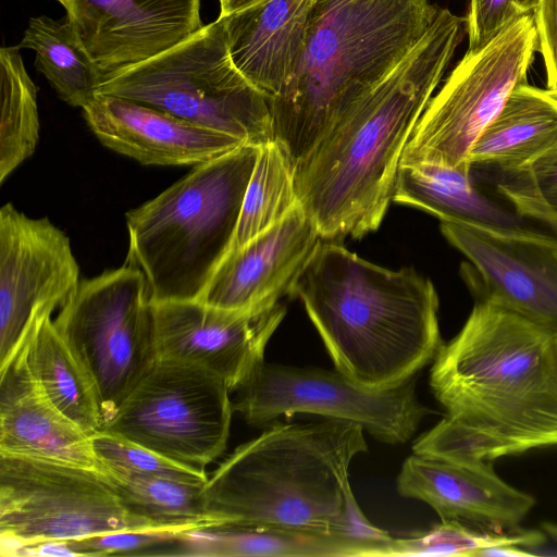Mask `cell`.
Masks as SVG:
<instances>
[{
    "mask_svg": "<svg viewBox=\"0 0 557 557\" xmlns=\"http://www.w3.org/2000/svg\"><path fill=\"white\" fill-rule=\"evenodd\" d=\"M234 411L253 426L277 418L318 414L359 425L386 444L406 443L433 411L416 394V380L389 389L364 387L335 370L262 362L236 391Z\"/></svg>",
    "mask_w": 557,
    "mask_h": 557,
    "instance_id": "cell-12",
    "label": "cell"
},
{
    "mask_svg": "<svg viewBox=\"0 0 557 557\" xmlns=\"http://www.w3.org/2000/svg\"><path fill=\"white\" fill-rule=\"evenodd\" d=\"M363 432L335 419L272 422L208 476L206 513L214 527L391 540L364 518L349 484L354 457L368 450Z\"/></svg>",
    "mask_w": 557,
    "mask_h": 557,
    "instance_id": "cell-2",
    "label": "cell"
},
{
    "mask_svg": "<svg viewBox=\"0 0 557 557\" xmlns=\"http://www.w3.org/2000/svg\"><path fill=\"white\" fill-rule=\"evenodd\" d=\"M335 369L372 389L397 387L442 346L438 297L412 268L392 271L321 240L294 285Z\"/></svg>",
    "mask_w": 557,
    "mask_h": 557,
    "instance_id": "cell-3",
    "label": "cell"
},
{
    "mask_svg": "<svg viewBox=\"0 0 557 557\" xmlns=\"http://www.w3.org/2000/svg\"><path fill=\"white\" fill-rule=\"evenodd\" d=\"M20 48L0 49V182L35 151L39 139L37 86L25 69Z\"/></svg>",
    "mask_w": 557,
    "mask_h": 557,
    "instance_id": "cell-28",
    "label": "cell"
},
{
    "mask_svg": "<svg viewBox=\"0 0 557 557\" xmlns=\"http://www.w3.org/2000/svg\"><path fill=\"white\" fill-rule=\"evenodd\" d=\"M321 240L299 205L281 222L228 252L199 300L247 310L294 296V285Z\"/></svg>",
    "mask_w": 557,
    "mask_h": 557,
    "instance_id": "cell-17",
    "label": "cell"
},
{
    "mask_svg": "<svg viewBox=\"0 0 557 557\" xmlns=\"http://www.w3.org/2000/svg\"><path fill=\"white\" fill-rule=\"evenodd\" d=\"M429 0H320L304 53L270 100L274 139L295 164L414 48Z\"/></svg>",
    "mask_w": 557,
    "mask_h": 557,
    "instance_id": "cell-5",
    "label": "cell"
},
{
    "mask_svg": "<svg viewBox=\"0 0 557 557\" xmlns=\"http://www.w3.org/2000/svg\"><path fill=\"white\" fill-rule=\"evenodd\" d=\"M17 47L35 52L37 71L69 106L83 109L97 96L101 72L66 15L32 17Z\"/></svg>",
    "mask_w": 557,
    "mask_h": 557,
    "instance_id": "cell-26",
    "label": "cell"
},
{
    "mask_svg": "<svg viewBox=\"0 0 557 557\" xmlns=\"http://www.w3.org/2000/svg\"><path fill=\"white\" fill-rule=\"evenodd\" d=\"M126 505L160 528L189 531L214 527L202 500L205 484L147 476L109 469Z\"/></svg>",
    "mask_w": 557,
    "mask_h": 557,
    "instance_id": "cell-29",
    "label": "cell"
},
{
    "mask_svg": "<svg viewBox=\"0 0 557 557\" xmlns=\"http://www.w3.org/2000/svg\"><path fill=\"white\" fill-rule=\"evenodd\" d=\"M543 535L535 531L499 533L478 531L456 520H442L426 534L408 540L394 539L392 554L395 555H456L471 556L486 547L504 544L534 546L541 544Z\"/></svg>",
    "mask_w": 557,
    "mask_h": 557,
    "instance_id": "cell-30",
    "label": "cell"
},
{
    "mask_svg": "<svg viewBox=\"0 0 557 557\" xmlns=\"http://www.w3.org/2000/svg\"><path fill=\"white\" fill-rule=\"evenodd\" d=\"M181 533L180 531L168 530L127 531L95 535L64 543L74 556L139 555V550L176 543Z\"/></svg>",
    "mask_w": 557,
    "mask_h": 557,
    "instance_id": "cell-33",
    "label": "cell"
},
{
    "mask_svg": "<svg viewBox=\"0 0 557 557\" xmlns=\"http://www.w3.org/2000/svg\"><path fill=\"white\" fill-rule=\"evenodd\" d=\"M393 201L428 211L442 222L557 238L492 184L471 174L469 165H399Z\"/></svg>",
    "mask_w": 557,
    "mask_h": 557,
    "instance_id": "cell-22",
    "label": "cell"
},
{
    "mask_svg": "<svg viewBox=\"0 0 557 557\" xmlns=\"http://www.w3.org/2000/svg\"><path fill=\"white\" fill-rule=\"evenodd\" d=\"M399 495L431 506L441 520L516 529L535 499L499 478L491 461L457 462L412 454L397 476Z\"/></svg>",
    "mask_w": 557,
    "mask_h": 557,
    "instance_id": "cell-19",
    "label": "cell"
},
{
    "mask_svg": "<svg viewBox=\"0 0 557 557\" xmlns=\"http://www.w3.org/2000/svg\"><path fill=\"white\" fill-rule=\"evenodd\" d=\"M430 386L447 417L502 457L557 445L554 335L512 312L476 300L434 357Z\"/></svg>",
    "mask_w": 557,
    "mask_h": 557,
    "instance_id": "cell-4",
    "label": "cell"
},
{
    "mask_svg": "<svg viewBox=\"0 0 557 557\" xmlns=\"http://www.w3.org/2000/svg\"><path fill=\"white\" fill-rule=\"evenodd\" d=\"M540 0H470L468 50L484 47L516 20L533 14Z\"/></svg>",
    "mask_w": 557,
    "mask_h": 557,
    "instance_id": "cell-32",
    "label": "cell"
},
{
    "mask_svg": "<svg viewBox=\"0 0 557 557\" xmlns=\"http://www.w3.org/2000/svg\"><path fill=\"white\" fill-rule=\"evenodd\" d=\"M53 324L97 391L103 425L156 358L145 274L124 263L81 281Z\"/></svg>",
    "mask_w": 557,
    "mask_h": 557,
    "instance_id": "cell-10",
    "label": "cell"
},
{
    "mask_svg": "<svg viewBox=\"0 0 557 557\" xmlns=\"http://www.w3.org/2000/svg\"><path fill=\"white\" fill-rule=\"evenodd\" d=\"M256 0H219L220 16L228 15Z\"/></svg>",
    "mask_w": 557,
    "mask_h": 557,
    "instance_id": "cell-38",
    "label": "cell"
},
{
    "mask_svg": "<svg viewBox=\"0 0 557 557\" xmlns=\"http://www.w3.org/2000/svg\"><path fill=\"white\" fill-rule=\"evenodd\" d=\"M98 140L145 165H200L246 145L168 112L119 97L97 95L82 109Z\"/></svg>",
    "mask_w": 557,
    "mask_h": 557,
    "instance_id": "cell-18",
    "label": "cell"
},
{
    "mask_svg": "<svg viewBox=\"0 0 557 557\" xmlns=\"http://www.w3.org/2000/svg\"><path fill=\"white\" fill-rule=\"evenodd\" d=\"M533 554L520 548V545L504 544L481 549L475 557H524Z\"/></svg>",
    "mask_w": 557,
    "mask_h": 557,
    "instance_id": "cell-37",
    "label": "cell"
},
{
    "mask_svg": "<svg viewBox=\"0 0 557 557\" xmlns=\"http://www.w3.org/2000/svg\"><path fill=\"white\" fill-rule=\"evenodd\" d=\"M389 541L349 534L209 527L187 539L190 556H385Z\"/></svg>",
    "mask_w": 557,
    "mask_h": 557,
    "instance_id": "cell-24",
    "label": "cell"
},
{
    "mask_svg": "<svg viewBox=\"0 0 557 557\" xmlns=\"http://www.w3.org/2000/svg\"><path fill=\"white\" fill-rule=\"evenodd\" d=\"M295 168L288 152L275 139L260 146L228 252L281 222L300 205Z\"/></svg>",
    "mask_w": 557,
    "mask_h": 557,
    "instance_id": "cell-27",
    "label": "cell"
},
{
    "mask_svg": "<svg viewBox=\"0 0 557 557\" xmlns=\"http://www.w3.org/2000/svg\"><path fill=\"white\" fill-rule=\"evenodd\" d=\"M533 175L542 198L557 215V144L534 164Z\"/></svg>",
    "mask_w": 557,
    "mask_h": 557,
    "instance_id": "cell-35",
    "label": "cell"
},
{
    "mask_svg": "<svg viewBox=\"0 0 557 557\" xmlns=\"http://www.w3.org/2000/svg\"><path fill=\"white\" fill-rule=\"evenodd\" d=\"M55 1H58L60 4H62L63 8L65 7V4L67 2V0H55Z\"/></svg>",
    "mask_w": 557,
    "mask_h": 557,
    "instance_id": "cell-40",
    "label": "cell"
},
{
    "mask_svg": "<svg viewBox=\"0 0 557 557\" xmlns=\"http://www.w3.org/2000/svg\"><path fill=\"white\" fill-rule=\"evenodd\" d=\"M535 51L533 14L516 20L484 47L468 50L425 107L400 165L468 166L483 131L513 89L527 82Z\"/></svg>",
    "mask_w": 557,
    "mask_h": 557,
    "instance_id": "cell-9",
    "label": "cell"
},
{
    "mask_svg": "<svg viewBox=\"0 0 557 557\" xmlns=\"http://www.w3.org/2000/svg\"><path fill=\"white\" fill-rule=\"evenodd\" d=\"M97 95L168 112L246 145L274 139L270 98L235 65L220 16L172 48L107 77Z\"/></svg>",
    "mask_w": 557,
    "mask_h": 557,
    "instance_id": "cell-7",
    "label": "cell"
},
{
    "mask_svg": "<svg viewBox=\"0 0 557 557\" xmlns=\"http://www.w3.org/2000/svg\"><path fill=\"white\" fill-rule=\"evenodd\" d=\"M441 231L471 262L476 275L468 274V282L476 300L557 334V238L450 222Z\"/></svg>",
    "mask_w": 557,
    "mask_h": 557,
    "instance_id": "cell-15",
    "label": "cell"
},
{
    "mask_svg": "<svg viewBox=\"0 0 557 557\" xmlns=\"http://www.w3.org/2000/svg\"><path fill=\"white\" fill-rule=\"evenodd\" d=\"M533 16L537 51L543 57L546 71V87L557 97V0H540Z\"/></svg>",
    "mask_w": 557,
    "mask_h": 557,
    "instance_id": "cell-34",
    "label": "cell"
},
{
    "mask_svg": "<svg viewBox=\"0 0 557 557\" xmlns=\"http://www.w3.org/2000/svg\"><path fill=\"white\" fill-rule=\"evenodd\" d=\"M147 530L166 529L129 509L109 475L79 466L0 454L2 556H14L21 547L40 542Z\"/></svg>",
    "mask_w": 557,
    "mask_h": 557,
    "instance_id": "cell-8",
    "label": "cell"
},
{
    "mask_svg": "<svg viewBox=\"0 0 557 557\" xmlns=\"http://www.w3.org/2000/svg\"><path fill=\"white\" fill-rule=\"evenodd\" d=\"M95 451L109 469L128 473L206 484L205 469L169 459L124 437L104 431L91 435Z\"/></svg>",
    "mask_w": 557,
    "mask_h": 557,
    "instance_id": "cell-31",
    "label": "cell"
},
{
    "mask_svg": "<svg viewBox=\"0 0 557 557\" xmlns=\"http://www.w3.org/2000/svg\"><path fill=\"white\" fill-rule=\"evenodd\" d=\"M22 350L49 400L90 436L100 431L103 419L97 391L51 317L44 320Z\"/></svg>",
    "mask_w": 557,
    "mask_h": 557,
    "instance_id": "cell-25",
    "label": "cell"
},
{
    "mask_svg": "<svg viewBox=\"0 0 557 557\" xmlns=\"http://www.w3.org/2000/svg\"><path fill=\"white\" fill-rule=\"evenodd\" d=\"M200 0H67L103 81L185 40L205 24Z\"/></svg>",
    "mask_w": 557,
    "mask_h": 557,
    "instance_id": "cell-16",
    "label": "cell"
},
{
    "mask_svg": "<svg viewBox=\"0 0 557 557\" xmlns=\"http://www.w3.org/2000/svg\"><path fill=\"white\" fill-rule=\"evenodd\" d=\"M231 389L213 372L154 358L100 431L205 469L226 449Z\"/></svg>",
    "mask_w": 557,
    "mask_h": 557,
    "instance_id": "cell-11",
    "label": "cell"
},
{
    "mask_svg": "<svg viewBox=\"0 0 557 557\" xmlns=\"http://www.w3.org/2000/svg\"><path fill=\"white\" fill-rule=\"evenodd\" d=\"M258 146L197 165L126 213L125 263L146 276L151 302L199 300L235 235Z\"/></svg>",
    "mask_w": 557,
    "mask_h": 557,
    "instance_id": "cell-6",
    "label": "cell"
},
{
    "mask_svg": "<svg viewBox=\"0 0 557 557\" xmlns=\"http://www.w3.org/2000/svg\"><path fill=\"white\" fill-rule=\"evenodd\" d=\"M0 454L63 462L109 475L91 436L39 387L24 350L0 369Z\"/></svg>",
    "mask_w": 557,
    "mask_h": 557,
    "instance_id": "cell-20",
    "label": "cell"
},
{
    "mask_svg": "<svg viewBox=\"0 0 557 557\" xmlns=\"http://www.w3.org/2000/svg\"><path fill=\"white\" fill-rule=\"evenodd\" d=\"M285 314L280 300L247 310L201 300L152 302L154 356L202 367L235 392L264 362L265 346Z\"/></svg>",
    "mask_w": 557,
    "mask_h": 557,
    "instance_id": "cell-14",
    "label": "cell"
},
{
    "mask_svg": "<svg viewBox=\"0 0 557 557\" xmlns=\"http://www.w3.org/2000/svg\"><path fill=\"white\" fill-rule=\"evenodd\" d=\"M463 18L438 12L420 41L296 164L298 201L322 239L377 230L405 147L462 40Z\"/></svg>",
    "mask_w": 557,
    "mask_h": 557,
    "instance_id": "cell-1",
    "label": "cell"
},
{
    "mask_svg": "<svg viewBox=\"0 0 557 557\" xmlns=\"http://www.w3.org/2000/svg\"><path fill=\"white\" fill-rule=\"evenodd\" d=\"M554 351L557 361V334H554Z\"/></svg>",
    "mask_w": 557,
    "mask_h": 557,
    "instance_id": "cell-39",
    "label": "cell"
},
{
    "mask_svg": "<svg viewBox=\"0 0 557 557\" xmlns=\"http://www.w3.org/2000/svg\"><path fill=\"white\" fill-rule=\"evenodd\" d=\"M14 556H74L64 542H40L17 549Z\"/></svg>",
    "mask_w": 557,
    "mask_h": 557,
    "instance_id": "cell-36",
    "label": "cell"
},
{
    "mask_svg": "<svg viewBox=\"0 0 557 557\" xmlns=\"http://www.w3.org/2000/svg\"><path fill=\"white\" fill-rule=\"evenodd\" d=\"M69 237L48 218L12 203L0 209V369L27 346L39 325L79 285Z\"/></svg>",
    "mask_w": 557,
    "mask_h": 557,
    "instance_id": "cell-13",
    "label": "cell"
},
{
    "mask_svg": "<svg viewBox=\"0 0 557 557\" xmlns=\"http://www.w3.org/2000/svg\"><path fill=\"white\" fill-rule=\"evenodd\" d=\"M557 144V97L524 82L474 144L469 163L491 170L533 173L534 164Z\"/></svg>",
    "mask_w": 557,
    "mask_h": 557,
    "instance_id": "cell-23",
    "label": "cell"
},
{
    "mask_svg": "<svg viewBox=\"0 0 557 557\" xmlns=\"http://www.w3.org/2000/svg\"><path fill=\"white\" fill-rule=\"evenodd\" d=\"M320 0H256L220 16L238 70L270 100L293 76Z\"/></svg>",
    "mask_w": 557,
    "mask_h": 557,
    "instance_id": "cell-21",
    "label": "cell"
}]
</instances>
